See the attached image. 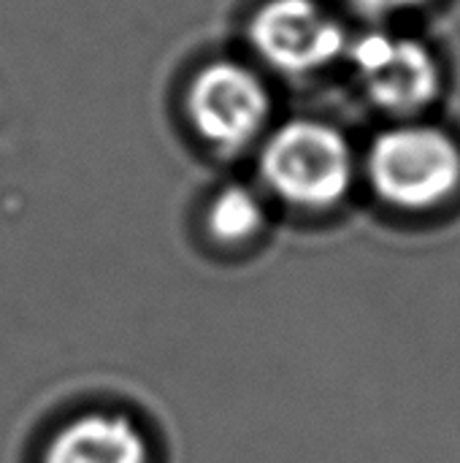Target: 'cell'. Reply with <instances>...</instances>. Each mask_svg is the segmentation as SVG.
<instances>
[{
    "instance_id": "obj_1",
    "label": "cell",
    "mask_w": 460,
    "mask_h": 463,
    "mask_svg": "<svg viewBox=\"0 0 460 463\" xmlns=\"http://www.w3.org/2000/svg\"><path fill=\"white\" fill-rule=\"evenodd\" d=\"M355 160L347 138L317 119L282 125L263 146L260 176L271 193L301 209H328L352 187Z\"/></svg>"
},
{
    "instance_id": "obj_6",
    "label": "cell",
    "mask_w": 460,
    "mask_h": 463,
    "mask_svg": "<svg viewBox=\"0 0 460 463\" xmlns=\"http://www.w3.org/2000/svg\"><path fill=\"white\" fill-rule=\"evenodd\" d=\"M43 463H149V445L127 418L95 412L54 431Z\"/></svg>"
},
{
    "instance_id": "obj_7",
    "label": "cell",
    "mask_w": 460,
    "mask_h": 463,
    "mask_svg": "<svg viewBox=\"0 0 460 463\" xmlns=\"http://www.w3.org/2000/svg\"><path fill=\"white\" fill-rule=\"evenodd\" d=\"M263 201L249 187H228L209 209V231L225 244H241L263 228Z\"/></svg>"
},
{
    "instance_id": "obj_5",
    "label": "cell",
    "mask_w": 460,
    "mask_h": 463,
    "mask_svg": "<svg viewBox=\"0 0 460 463\" xmlns=\"http://www.w3.org/2000/svg\"><path fill=\"white\" fill-rule=\"evenodd\" d=\"M195 130L220 149H244L266 128L271 100L263 81L239 62H211L190 84Z\"/></svg>"
},
{
    "instance_id": "obj_3",
    "label": "cell",
    "mask_w": 460,
    "mask_h": 463,
    "mask_svg": "<svg viewBox=\"0 0 460 463\" xmlns=\"http://www.w3.org/2000/svg\"><path fill=\"white\" fill-rule=\"evenodd\" d=\"M249 43L282 73L323 71L347 49V30L320 0H266L249 22Z\"/></svg>"
},
{
    "instance_id": "obj_2",
    "label": "cell",
    "mask_w": 460,
    "mask_h": 463,
    "mask_svg": "<svg viewBox=\"0 0 460 463\" xmlns=\"http://www.w3.org/2000/svg\"><path fill=\"white\" fill-rule=\"evenodd\" d=\"M369 179L382 201L420 212L445 203L460 187V149L431 125H399L369 149Z\"/></svg>"
},
{
    "instance_id": "obj_8",
    "label": "cell",
    "mask_w": 460,
    "mask_h": 463,
    "mask_svg": "<svg viewBox=\"0 0 460 463\" xmlns=\"http://www.w3.org/2000/svg\"><path fill=\"white\" fill-rule=\"evenodd\" d=\"M347 3L366 16H393V14H404V11L428 5L431 0H347Z\"/></svg>"
},
{
    "instance_id": "obj_4",
    "label": "cell",
    "mask_w": 460,
    "mask_h": 463,
    "mask_svg": "<svg viewBox=\"0 0 460 463\" xmlns=\"http://www.w3.org/2000/svg\"><path fill=\"white\" fill-rule=\"evenodd\" d=\"M350 60L366 95L385 111L415 114L439 87V62L428 46L396 33H369L350 46Z\"/></svg>"
}]
</instances>
